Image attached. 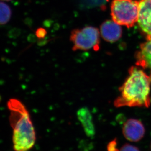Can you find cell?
Listing matches in <instances>:
<instances>
[{"instance_id":"1","label":"cell","mask_w":151,"mask_h":151,"mask_svg":"<svg viewBox=\"0 0 151 151\" xmlns=\"http://www.w3.org/2000/svg\"><path fill=\"white\" fill-rule=\"evenodd\" d=\"M151 76L138 66L131 67L128 77L119 88L120 94L114 101V106L116 108H148L151 104Z\"/></svg>"},{"instance_id":"2","label":"cell","mask_w":151,"mask_h":151,"mask_svg":"<svg viewBox=\"0 0 151 151\" xmlns=\"http://www.w3.org/2000/svg\"><path fill=\"white\" fill-rule=\"evenodd\" d=\"M10 111L9 121L13 129V149L15 151H29L36 141V134L30 115L23 104L16 99L7 103Z\"/></svg>"},{"instance_id":"3","label":"cell","mask_w":151,"mask_h":151,"mask_svg":"<svg viewBox=\"0 0 151 151\" xmlns=\"http://www.w3.org/2000/svg\"><path fill=\"white\" fill-rule=\"evenodd\" d=\"M111 10L112 20L120 26L132 28L138 21L139 1L113 0Z\"/></svg>"},{"instance_id":"4","label":"cell","mask_w":151,"mask_h":151,"mask_svg":"<svg viewBox=\"0 0 151 151\" xmlns=\"http://www.w3.org/2000/svg\"><path fill=\"white\" fill-rule=\"evenodd\" d=\"M70 40L73 43L74 51L97 50L99 49L100 32L98 29L91 26L75 29L72 32Z\"/></svg>"},{"instance_id":"5","label":"cell","mask_w":151,"mask_h":151,"mask_svg":"<svg viewBox=\"0 0 151 151\" xmlns=\"http://www.w3.org/2000/svg\"><path fill=\"white\" fill-rule=\"evenodd\" d=\"M122 132L127 140L136 142L144 137L145 129L141 121L138 119L130 118L124 123Z\"/></svg>"},{"instance_id":"6","label":"cell","mask_w":151,"mask_h":151,"mask_svg":"<svg viewBox=\"0 0 151 151\" xmlns=\"http://www.w3.org/2000/svg\"><path fill=\"white\" fill-rule=\"evenodd\" d=\"M138 26L147 37H151V0L139 1Z\"/></svg>"},{"instance_id":"7","label":"cell","mask_w":151,"mask_h":151,"mask_svg":"<svg viewBox=\"0 0 151 151\" xmlns=\"http://www.w3.org/2000/svg\"><path fill=\"white\" fill-rule=\"evenodd\" d=\"M102 37L109 42H116L122 36V31L120 25L113 20H108L104 22L100 28Z\"/></svg>"},{"instance_id":"8","label":"cell","mask_w":151,"mask_h":151,"mask_svg":"<svg viewBox=\"0 0 151 151\" xmlns=\"http://www.w3.org/2000/svg\"><path fill=\"white\" fill-rule=\"evenodd\" d=\"M135 58L137 66L151 71V37H147L145 42L140 45Z\"/></svg>"},{"instance_id":"9","label":"cell","mask_w":151,"mask_h":151,"mask_svg":"<svg viewBox=\"0 0 151 151\" xmlns=\"http://www.w3.org/2000/svg\"><path fill=\"white\" fill-rule=\"evenodd\" d=\"M78 117L87 136L93 137L95 131L93 119L89 111L86 108L81 109L78 112Z\"/></svg>"},{"instance_id":"10","label":"cell","mask_w":151,"mask_h":151,"mask_svg":"<svg viewBox=\"0 0 151 151\" xmlns=\"http://www.w3.org/2000/svg\"><path fill=\"white\" fill-rule=\"evenodd\" d=\"M12 12L10 6L0 1V25H5L10 20Z\"/></svg>"},{"instance_id":"11","label":"cell","mask_w":151,"mask_h":151,"mask_svg":"<svg viewBox=\"0 0 151 151\" xmlns=\"http://www.w3.org/2000/svg\"><path fill=\"white\" fill-rule=\"evenodd\" d=\"M119 151H140L139 149L135 146L129 143L124 144L121 147Z\"/></svg>"},{"instance_id":"12","label":"cell","mask_w":151,"mask_h":151,"mask_svg":"<svg viewBox=\"0 0 151 151\" xmlns=\"http://www.w3.org/2000/svg\"><path fill=\"white\" fill-rule=\"evenodd\" d=\"M117 147V142L115 139L109 143L108 145V151H119Z\"/></svg>"},{"instance_id":"13","label":"cell","mask_w":151,"mask_h":151,"mask_svg":"<svg viewBox=\"0 0 151 151\" xmlns=\"http://www.w3.org/2000/svg\"><path fill=\"white\" fill-rule=\"evenodd\" d=\"M35 34H36V36L38 38H42L45 37L46 34V32L43 28H39L38 29H37Z\"/></svg>"},{"instance_id":"14","label":"cell","mask_w":151,"mask_h":151,"mask_svg":"<svg viewBox=\"0 0 151 151\" xmlns=\"http://www.w3.org/2000/svg\"><path fill=\"white\" fill-rule=\"evenodd\" d=\"M1 1H10L12 0H1Z\"/></svg>"},{"instance_id":"15","label":"cell","mask_w":151,"mask_h":151,"mask_svg":"<svg viewBox=\"0 0 151 151\" xmlns=\"http://www.w3.org/2000/svg\"><path fill=\"white\" fill-rule=\"evenodd\" d=\"M0 101H1V97H0Z\"/></svg>"},{"instance_id":"16","label":"cell","mask_w":151,"mask_h":151,"mask_svg":"<svg viewBox=\"0 0 151 151\" xmlns=\"http://www.w3.org/2000/svg\"></svg>"}]
</instances>
